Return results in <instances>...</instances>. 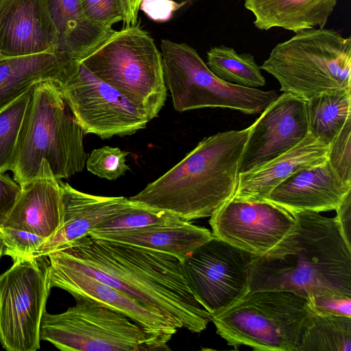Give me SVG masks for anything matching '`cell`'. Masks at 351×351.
<instances>
[{"instance_id": "cell-1", "label": "cell", "mask_w": 351, "mask_h": 351, "mask_svg": "<svg viewBox=\"0 0 351 351\" xmlns=\"http://www.w3.org/2000/svg\"><path fill=\"white\" fill-rule=\"evenodd\" d=\"M53 252L95 279L162 313L178 329L199 333L212 321L197 300L183 263L171 254L89 234Z\"/></svg>"}, {"instance_id": "cell-2", "label": "cell", "mask_w": 351, "mask_h": 351, "mask_svg": "<svg viewBox=\"0 0 351 351\" xmlns=\"http://www.w3.org/2000/svg\"><path fill=\"white\" fill-rule=\"evenodd\" d=\"M295 224L272 250L250 265L249 291H289L305 298L326 291L351 294V247L336 217L292 213Z\"/></svg>"}, {"instance_id": "cell-3", "label": "cell", "mask_w": 351, "mask_h": 351, "mask_svg": "<svg viewBox=\"0 0 351 351\" xmlns=\"http://www.w3.org/2000/svg\"><path fill=\"white\" fill-rule=\"evenodd\" d=\"M251 127L202 139L170 170L129 199L186 221L210 217L233 197Z\"/></svg>"}, {"instance_id": "cell-4", "label": "cell", "mask_w": 351, "mask_h": 351, "mask_svg": "<svg viewBox=\"0 0 351 351\" xmlns=\"http://www.w3.org/2000/svg\"><path fill=\"white\" fill-rule=\"evenodd\" d=\"M84 134L56 82L36 84L18 141L13 180L20 186L32 181L43 159L58 180L81 172L88 156Z\"/></svg>"}, {"instance_id": "cell-5", "label": "cell", "mask_w": 351, "mask_h": 351, "mask_svg": "<svg viewBox=\"0 0 351 351\" xmlns=\"http://www.w3.org/2000/svg\"><path fill=\"white\" fill-rule=\"evenodd\" d=\"M280 90L307 101L322 93L351 90V37L310 28L276 45L260 66Z\"/></svg>"}, {"instance_id": "cell-6", "label": "cell", "mask_w": 351, "mask_h": 351, "mask_svg": "<svg viewBox=\"0 0 351 351\" xmlns=\"http://www.w3.org/2000/svg\"><path fill=\"white\" fill-rule=\"evenodd\" d=\"M79 61L149 121L162 108L167 88L161 52L138 23L114 31Z\"/></svg>"}, {"instance_id": "cell-7", "label": "cell", "mask_w": 351, "mask_h": 351, "mask_svg": "<svg viewBox=\"0 0 351 351\" xmlns=\"http://www.w3.org/2000/svg\"><path fill=\"white\" fill-rule=\"evenodd\" d=\"M312 311L308 301L289 291H248L212 317L217 333L237 350L298 351L301 334Z\"/></svg>"}, {"instance_id": "cell-8", "label": "cell", "mask_w": 351, "mask_h": 351, "mask_svg": "<svg viewBox=\"0 0 351 351\" xmlns=\"http://www.w3.org/2000/svg\"><path fill=\"white\" fill-rule=\"evenodd\" d=\"M75 299V306L63 313H44L40 339L62 351L170 350L169 339L146 332L125 315L93 300Z\"/></svg>"}, {"instance_id": "cell-9", "label": "cell", "mask_w": 351, "mask_h": 351, "mask_svg": "<svg viewBox=\"0 0 351 351\" xmlns=\"http://www.w3.org/2000/svg\"><path fill=\"white\" fill-rule=\"evenodd\" d=\"M164 77L174 109L182 112L203 108H222L244 114L262 112L278 97L262 90L223 81L208 67L197 51L167 39L160 43Z\"/></svg>"}, {"instance_id": "cell-10", "label": "cell", "mask_w": 351, "mask_h": 351, "mask_svg": "<svg viewBox=\"0 0 351 351\" xmlns=\"http://www.w3.org/2000/svg\"><path fill=\"white\" fill-rule=\"evenodd\" d=\"M55 82L84 134L102 139L131 135L149 121L78 60H65Z\"/></svg>"}, {"instance_id": "cell-11", "label": "cell", "mask_w": 351, "mask_h": 351, "mask_svg": "<svg viewBox=\"0 0 351 351\" xmlns=\"http://www.w3.org/2000/svg\"><path fill=\"white\" fill-rule=\"evenodd\" d=\"M51 287L43 257L20 259L0 274V343L8 351L40 348V328Z\"/></svg>"}, {"instance_id": "cell-12", "label": "cell", "mask_w": 351, "mask_h": 351, "mask_svg": "<svg viewBox=\"0 0 351 351\" xmlns=\"http://www.w3.org/2000/svg\"><path fill=\"white\" fill-rule=\"evenodd\" d=\"M255 256L214 236L183 262L197 300L212 317L249 291L250 268Z\"/></svg>"}, {"instance_id": "cell-13", "label": "cell", "mask_w": 351, "mask_h": 351, "mask_svg": "<svg viewBox=\"0 0 351 351\" xmlns=\"http://www.w3.org/2000/svg\"><path fill=\"white\" fill-rule=\"evenodd\" d=\"M213 236L256 256L267 254L292 230V213L267 200L232 197L211 216Z\"/></svg>"}, {"instance_id": "cell-14", "label": "cell", "mask_w": 351, "mask_h": 351, "mask_svg": "<svg viewBox=\"0 0 351 351\" xmlns=\"http://www.w3.org/2000/svg\"><path fill=\"white\" fill-rule=\"evenodd\" d=\"M250 127L238 166L239 174L263 167L307 136L306 101L283 93L267 106Z\"/></svg>"}, {"instance_id": "cell-15", "label": "cell", "mask_w": 351, "mask_h": 351, "mask_svg": "<svg viewBox=\"0 0 351 351\" xmlns=\"http://www.w3.org/2000/svg\"><path fill=\"white\" fill-rule=\"evenodd\" d=\"M48 257L51 287H58L74 298L93 300L105 307L120 313L146 332L171 340L178 328L162 313L152 309L122 291L100 282L71 265L55 252Z\"/></svg>"}, {"instance_id": "cell-16", "label": "cell", "mask_w": 351, "mask_h": 351, "mask_svg": "<svg viewBox=\"0 0 351 351\" xmlns=\"http://www.w3.org/2000/svg\"><path fill=\"white\" fill-rule=\"evenodd\" d=\"M58 34L47 0H8L0 10L3 58L53 53Z\"/></svg>"}, {"instance_id": "cell-17", "label": "cell", "mask_w": 351, "mask_h": 351, "mask_svg": "<svg viewBox=\"0 0 351 351\" xmlns=\"http://www.w3.org/2000/svg\"><path fill=\"white\" fill-rule=\"evenodd\" d=\"M62 221L61 189L43 159L36 176L21 186L1 226L34 233L47 240L60 228Z\"/></svg>"}, {"instance_id": "cell-18", "label": "cell", "mask_w": 351, "mask_h": 351, "mask_svg": "<svg viewBox=\"0 0 351 351\" xmlns=\"http://www.w3.org/2000/svg\"><path fill=\"white\" fill-rule=\"evenodd\" d=\"M351 185L339 180L326 160L322 164L300 169L276 186L265 200L291 213L335 210Z\"/></svg>"}, {"instance_id": "cell-19", "label": "cell", "mask_w": 351, "mask_h": 351, "mask_svg": "<svg viewBox=\"0 0 351 351\" xmlns=\"http://www.w3.org/2000/svg\"><path fill=\"white\" fill-rule=\"evenodd\" d=\"M63 205L60 228L46 240L32 257L46 256L58 247L88 234L97 226L117 215L128 202L124 197H105L85 193L58 180Z\"/></svg>"}, {"instance_id": "cell-20", "label": "cell", "mask_w": 351, "mask_h": 351, "mask_svg": "<svg viewBox=\"0 0 351 351\" xmlns=\"http://www.w3.org/2000/svg\"><path fill=\"white\" fill-rule=\"evenodd\" d=\"M329 145L308 132L294 147L263 167L239 173L234 198L264 201L280 183L295 172L323 163L327 160Z\"/></svg>"}, {"instance_id": "cell-21", "label": "cell", "mask_w": 351, "mask_h": 351, "mask_svg": "<svg viewBox=\"0 0 351 351\" xmlns=\"http://www.w3.org/2000/svg\"><path fill=\"white\" fill-rule=\"evenodd\" d=\"M88 234L97 239L169 254L182 263L195 249L214 237L208 229L193 225L191 221Z\"/></svg>"}, {"instance_id": "cell-22", "label": "cell", "mask_w": 351, "mask_h": 351, "mask_svg": "<svg viewBox=\"0 0 351 351\" xmlns=\"http://www.w3.org/2000/svg\"><path fill=\"white\" fill-rule=\"evenodd\" d=\"M58 34L56 54L66 59L81 60L115 30L90 21L81 0H47Z\"/></svg>"}, {"instance_id": "cell-23", "label": "cell", "mask_w": 351, "mask_h": 351, "mask_svg": "<svg viewBox=\"0 0 351 351\" xmlns=\"http://www.w3.org/2000/svg\"><path fill=\"white\" fill-rule=\"evenodd\" d=\"M337 0H245L261 30L281 27L297 33L318 26L324 28Z\"/></svg>"}, {"instance_id": "cell-24", "label": "cell", "mask_w": 351, "mask_h": 351, "mask_svg": "<svg viewBox=\"0 0 351 351\" xmlns=\"http://www.w3.org/2000/svg\"><path fill=\"white\" fill-rule=\"evenodd\" d=\"M65 60L53 53L0 60V109L36 84L56 81Z\"/></svg>"}, {"instance_id": "cell-25", "label": "cell", "mask_w": 351, "mask_h": 351, "mask_svg": "<svg viewBox=\"0 0 351 351\" xmlns=\"http://www.w3.org/2000/svg\"><path fill=\"white\" fill-rule=\"evenodd\" d=\"M308 132L327 144L351 117V90L322 93L306 101Z\"/></svg>"}, {"instance_id": "cell-26", "label": "cell", "mask_w": 351, "mask_h": 351, "mask_svg": "<svg viewBox=\"0 0 351 351\" xmlns=\"http://www.w3.org/2000/svg\"><path fill=\"white\" fill-rule=\"evenodd\" d=\"M351 317L313 312L303 328L298 351H350Z\"/></svg>"}, {"instance_id": "cell-27", "label": "cell", "mask_w": 351, "mask_h": 351, "mask_svg": "<svg viewBox=\"0 0 351 351\" xmlns=\"http://www.w3.org/2000/svg\"><path fill=\"white\" fill-rule=\"evenodd\" d=\"M206 65L219 78L229 83L256 88L265 84L260 66L250 53H238L221 45L207 52Z\"/></svg>"}, {"instance_id": "cell-28", "label": "cell", "mask_w": 351, "mask_h": 351, "mask_svg": "<svg viewBox=\"0 0 351 351\" xmlns=\"http://www.w3.org/2000/svg\"><path fill=\"white\" fill-rule=\"evenodd\" d=\"M34 86L0 109V174L12 171Z\"/></svg>"}, {"instance_id": "cell-29", "label": "cell", "mask_w": 351, "mask_h": 351, "mask_svg": "<svg viewBox=\"0 0 351 351\" xmlns=\"http://www.w3.org/2000/svg\"><path fill=\"white\" fill-rule=\"evenodd\" d=\"M186 221L170 212L130 200L119 213L90 232L123 231L158 224L180 223Z\"/></svg>"}, {"instance_id": "cell-30", "label": "cell", "mask_w": 351, "mask_h": 351, "mask_svg": "<svg viewBox=\"0 0 351 351\" xmlns=\"http://www.w3.org/2000/svg\"><path fill=\"white\" fill-rule=\"evenodd\" d=\"M128 152L119 147L104 146L95 149L88 155L86 167L87 170L101 178L114 180L130 169L126 164Z\"/></svg>"}, {"instance_id": "cell-31", "label": "cell", "mask_w": 351, "mask_h": 351, "mask_svg": "<svg viewBox=\"0 0 351 351\" xmlns=\"http://www.w3.org/2000/svg\"><path fill=\"white\" fill-rule=\"evenodd\" d=\"M351 117L329 144L327 160L337 177L351 185Z\"/></svg>"}, {"instance_id": "cell-32", "label": "cell", "mask_w": 351, "mask_h": 351, "mask_svg": "<svg viewBox=\"0 0 351 351\" xmlns=\"http://www.w3.org/2000/svg\"><path fill=\"white\" fill-rule=\"evenodd\" d=\"M0 239L4 248L3 255L10 256L13 262L32 258L46 241L34 233L4 226H0Z\"/></svg>"}, {"instance_id": "cell-33", "label": "cell", "mask_w": 351, "mask_h": 351, "mask_svg": "<svg viewBox=\"0 0 351 351\" xmlns=\"http://www.w3.org/2000/svg\"><path fill=\"white\" fill-rule=\"evenodd\" d=\"M307 301L316 314L351 317V294L326 291L313 294Z\"/></svg>"}, {"instance_id": "cell-34", "label": "cell", "mask_w": 351, "mask_h": 351, "mask_svg": "<svg viewBox=\"0 0 351 351\" xmlns=\"http://www.w3.org/2000/svg\"><path fill=\"white\" fill-rule=\"evenodd\" d=\"M81 3L85 16L97 25L111 28L123 20L118 0H81Z\"/></svg>"}, {"instance_id": "cell-35", "label": "cell", "mask_w": 351, "mask_h": 351, "mask_svg": "<svg viewBox=\"0 0 351 351\" xmlns=\"http://www.w3.org/2000/svg\"><path fill=\"white\" fill-rule=\"evenodd\" d=\"M186 3H179L173 0H141L139 10L153 21L165 22L169 21L173 13Z\"/></svg>"}, {"instance_id": "cell-36", "label": "cell", "mask_w": 351, "mask_h": 351, "mask_svg": "<svg viewBox=\"0 0 351 351\" xmlns=\"http://www.w3.org/2000/svg\"><path fill=\"white\" fill-rule=\"evenodd\" d=\"M21 186L8 174H0V226L14 204Z\"/></svg>"}, {"instance_id": "cell-37", "label": "cell", "mask_w": 351, "mask_h": 351, "mask_svg": "<svg viewBox=\"0 0 351 351\" xmlns=\"http://www.w3.org/2000/svg\"><path fill=\"white\" fill-rule=\"evenodd\" d=\"M336 219L342 236L351 247V192L348 193L335 209Z\"/></svg>"}, {"instance_id": "cell-38", "label": "cell", "mask_w": 351, "mask_h": 351, "mask_svg": "<svg viewBox=\"0 0 351 351\" xmlns=\"http://www.w3.org/2000/svg\"><path fill=\"white\" fill-rule=\"evenodd\" d=\"M123 16V27L136 25L141 0H118Z\"/></svg>"}, {"instance_id": "cell-39", "label": "cell", "mask_w": 351, "mask_h": 351, "mask_svg": "<svg viewBox=\"0 0 351 351\" xmlns=\"http://www.w3.org/2000/svg\"><path fill=\"white\" fill-rule=\"evenodd\" d=\"M8 1V0H0V10Z\"/></svg>"}, {"instance_id": "cell-40", "label": "cell", "mask_w": 351, "mask_h": 351, "mask_svg": "<svg viewBox=\"0 0 351 351\" xmlns=\"http://www.w3.org/2000/svg\"><path fill=\"white\" fill-rule=\"evenodd\" d=\"M3 245L2 243H0V258L3 256Z\"/></svg>"}, {"instance_id": "cell-41", "label": "cell", "mask_w": 351, "mask_h": 351, "mask_svg": "<svg viewBox=\"0 0 351 351\" xmlns=\"http://www.w3.org/2000/svg\"><path fill=\"white\" fill-rule=\"evenodd\" d=\"M3 58L0 56V60H1Z\"/></svg>"}]
</instances>
